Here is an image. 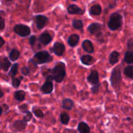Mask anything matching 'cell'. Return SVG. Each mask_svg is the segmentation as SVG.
<instances>
[{"instance_id":"cell-1","label":"cell","mask_w":133,"mask_h":133,"mask_svg":"<svg viewBox=\"0 0 133 133\" xmlns=\"http://www.w3.org/2000/svg\"><path fill=\"white\" fill-rule=\"evenodd\" d=\"M49 71V75H51L53 80H55L57 83H61L66 76V68L64 64L62 62L57 63L53 69Z\"/></svg>"},{"instance_id":"cell-2","label":"cell","mask_w":133,"mask_h":133,"mask_svg":"<svg viewBox=\"0 0 133 133\" xmlns=\"http://www.w3.org/2000/svg\"><path fill=\"white\" fill-rule=\"evenodd\" d=\"M53 60L51 56L46 51H42L36 53L34 55L33 58L31 59V62L34 64H42L48 63Z\"/></svg>"},{"instance_id":"cell-3","label":"cell","mask_w":133,"mask_h":133,"mask_svg":"<svg viewBox=\"0 0 133 133\" xmlns=\"http://www.w3.org/2000/svg\"><path fill=\"white\" fill-rule=\"evenodd\" d=\"M122 25V16L118 12L111 14L108 23V27L111 31H116L121 27Z\"/></svg>"},{"instance_id":"cell-4","label":"cell","mask_w":133,"mask_h":133,"mask_svg":"<svg viewBox=\"0 0 133 133\" xmlns=\"http://www.w3.org/2000/svg\"><path fill=\"white\" fill-rule=\"evenodd\" d=\"M122 71L119 67H116L113 70L110 77L111 84L114 88H118L122 82Z\"/></svg>"},{"instance_id":"cell-5","label":"cell","mask_w":133,"mask_h":133,"mask_svg":"<svg viewBox=\"0 0 133 133\" xmlns=\"http://www.w3.org/2000/svg\"><path fill=\"white\" fill-rule=\"evenodd\" d=\"M15 33L22 37H26L31 34V29L28 26L23 24H17L13 28Z\"/></svg>"},{"instance_id":"cell-6","label":"cell","mask_w":133,"mask_h":133,"mask_svg":"<svg viewBox=\"0 0 133 133\" xmlns=\"http://www.w3.org/2000/svg\"><path fill=\"white\" fill-rule=\"evenodd\" d=\"M88 29L90 34L98 36L99 35H101L102 26L99 23H93L88 26Z\"/></svg>"},{"instance_id":"cell-7","label":"cell","mask_w":133,"mask_h":133,"mask_svg":"<svg viewBox=\"0 0 133 133\" xmlns=\"http://www.w3.org/2000/svg\"><path fill=\"white\" fill-rule=\"evenodd\" d=\"M48 22V19L45 16L38 15L35 16V22L36 23V25L38 29H42L44 28L47 25Z\"/></svg>"},{"instance_id":"cell-8","label":"cell","mask_w":133,"mask_h":133,"mask_svg":"<svg viewBox=\"0 0 133 133\" xmlns=\"http://www.w3.org/2000/svg\"><path fill=\"white\" fill-rule=\"evenodd\" d=\"M27 125V122L23 120H16L13 123L12 127L15 132H22L25 129Z\"/></svg>"},{"instance_id":"cell-9","label":"cell","mask_w":133,"mask_h":133,"mask_svg":"<svg viewBox=\"0 0 133 133\" xmlns=\"http://www.w3.org/2000/svg\"><path fill=\"white\" fill-rule=\"evenodd\" d=\"M53 90V84L52 83V81L46 79V81L41 87V91L45 94H49L51 93Z\"/></svg>"},{"instance_id":"cell-10","label":"cell","mask_w":133,"mask_h":133,"mask_svg":"<svg viewBox=\"0 0 133 133\" xmlns=\"http://www.w3.org/2000/svg\"><path fill=\"white\" fill-rule=\"evenodd\" d=\"M65 46L62 43L55 42L53 48V51L56 55L62 56L64 53Z\"/></svg>"},{"instance_id":"cell-11","label":"cell","mask_w":133,"mask_h":133,"mask_svg":"<svg viewBox=\"0 0 133 133\" xmlns=\"http://www.w3.org/2000/svg\"><path fill=\"white\" fill-rule=\"evenodd\" d=\"M87 81L90 84L94 85L99 83V74L96 70H92L90 74L87 77Z\"/></svg>"},{"instance_id":"cell-12","label":"cell","mask_w":133,"mask_h":133,"mask_svg":"<svg viewBox=\"0 0 133 133\" xmlns=\"http://www.w3.org/2000/svg\"><path fill=\"white\" fill-rule=\"evenodd\" d=\"M82 47H83L84 51L87 52L88 53H94V48L93 44L89 40H84L83 42V44H82Z\"/></svg>"},{"instance_id":"cell-13","label":"cell","mask_w":133,"mask_h":133,"mask_svg":"<svg viewBox=\"0 0 133 133\" xmlns=\"http://www.w3.org/2000/svg\"><path fill=\"white\" fill-rule=\"evenodd\" d=\"M10 65L11 63L6 57H0V68L5 71H7L10 67Z\"/></svg>"},{"instance_id":"cell-14","label":"cell","mask_w":133,"mask_h":133,"mask_svg":"<svg viewBox=\"0 0 133 133\" xmlns=\"http://www.w3.org/2000/svg\"><path fill=\"white\" fill-rule=\"evenodd\" d=\"M52 38L48 32H44L39 37V41L44 45H48L51 42Z\"/></svg>"},{"instance_id":"cell-15","label":"cell","mask_w":133,"mask_h":133,"mask_svg":"<svg viewBox=\"0 0 133 133\" xmlns=\"http://www.w3.org/2000/svg\"><path fill=\"white\" fill-rule=\"evenodd\" d=\"M68 12L70 14H82L83 11L76 5H71L68 7Z\"/></svg>"},{"instance_id":"cell-16","label":"cell","mask_w":133,"mask_h":133,"mask_svg":"<svg viewBox=\"0 0 133 133\" xmlns=\"http://www.w3.org/2000/svg\"><path fill=\"white\" fill-rule=\"evenodd\" d=\"M81 61L83 64L90 66V65H92V64L94 63L95 60L92 56L87 55H83L81 57Z\"/></svg>"},{"instance_id":"cell-17","label":"cell","mask_w":133,"mask_h":133,"mask_svg":"<svg viewBox=\"0 0 133 133\" xmlns=\"http://www.w3.org/2000/svg\"><path fill=\"white\" fill-rule=\"evenodd\" d=\"M79 40V35H76V34H74L69 36L68 39V43L69 45L71 47H75L77 44H78Z\"/></svg>"},{"instance_id":"cell-18","label":"cell","mask_w":133,"mask_h":133,"mask_svg":"<svg viewBox=\"0 0 133 133\" xmlns=\"http://www.w3.org/2000/svg\"><path fill=\"white\" fill-rule=\"evenodd\" d=\"M78 131L79 133H90V128L88 124L81 122L78 125Z\"/></svg>"},{"instance_id":"cell-19","label":"cell","mask_w":133,"mask_h":133,"mask_svg":"<svg viewBox=\"0 0 133 133\" xmlns=\"http://www.w3.org/2000/svg\"><path fill=\"white\" fill-rule=\"evenodd\" d=\"M101 7L99 5H94L91 6L90 9L89 13L90 15L93 16H98L101 13Z\"/></svg>"},{"instance_id":"cell-20","label":"cell","mask_w":133,"mask_h":133,"mask_svg":"<svg viewBox=\"0 0 133 133\" xmlns=\"http://www.w3.org/2000/svg\"><path fill=\"white\" fill-rule=\"evenodd\" d=\"M119 53L118 52L113 51L112 53H111V54L110 55V57H109V62H110V64L114 65L115 64H116L117 62L119 61Z\"/></svg>"},{"instance_id":"cell-21","label":"cell","mask_w":133,"mask_h":133,"mask_svg":"<svg viewBox=\"0 0 133 133\" xmlns=\"http://www.w3.org/2000/svg\"><path fill=\"white\" fill-rule=\"evenodd\" d=\"M74 106V103L70 99H65L62 101V108L66 110H71Z\"/></svg>"},{"instance_id":"cell-22","label":"cell","mask_w":133,"mask_h":133,"mask_svg":"<svg viewBox=\"0 0 133 133\" xmlns=\"http://www.w3.org/2000/svg\"><path fill=\"white\" fill-rule=\"evenodd\" d=\"M20 53L17 49H12L9 53V58L12 61H16L19 58Z\"/></svg>"},{"instance_id":"cell-23","label":"cell","mask_w":133,"mask_h":133,"mask_svg":"<svg viewBox=\"0 0 133 133\" xmlns=\"http://www.w3.org/2000/svg\"><path fill=\"white\" fill-rule=\"evenodd\" d=\"M14 98L19 101H22L24 100L25 97V92L23 90L16 91L14 93Z\"/></svg>"},{"instance_id":"cell-24","label":"cell","mask_w":133,"mask_h":133,"mask_svg":"<svg viewBox=\"0 0 133 133\" xmlns=\"http://www.w3.org/2000/svg\"><path fill=\"white\" fill-rule=\"evenodd\" d=\"M60 119H61V123L63 125H68L69 122H70V118L68 114L66 112H62L60 116Z\"/></svg>"},{"instance_id":"cell-25","label":"cell","mask_w":133,"mask_h":133,"mask_svg":"<svg viewBox=\"0 0 133 133\" xmlns=\"http://www.w3.org/2000/svg\"><path fill=\"white\" fill-rule=\"evenodd\" d=\"M124 74L129 79H133V66H128L124 69Z\"/></svg>"},{"instance_id":"cell-26","label":"cell","mask_w":133,"mask_h":133,"mask_svg":"<svg viewBox=\"0 0 133 133\" xmlns=\"http://www.w3.org/2000/svg\"><path fill=\"white\" fill-rule=\"evenodd\" d=\"M125 61L127 64H132L133 62V53L132 51H127L125 54Z\"/></svg>"},{"instance_id":"cell-27","label":"cell","mask_w":133,"mask_h":133,"mask_svg":"<svg viewBox=\"0 0 133 133\" xmlns=\"http://www.w3.org/2000/svg\"><path fill=\"white\" fill-rule=\"evenodd\" d=\"M72 25L76 29H81L83 27V23L81 19H74L72 22Z\"/></svg>"},{"instance_id":"cell-28","label":"cell","mask_w":133,"mask_h":133,"mask_svg":"<svg viewBox=\"0 0 133 133\" xmlns=\"http://www.w3.org/2000/svg\"><path fill=\"white\" fill-rule=\"evenodd\" d=\"M18 64H14L12 66L11 70H10V72H9V75H10L12 77H14L16 75L17 72H18Z\"/></svg>"},{"instance_id":"cell-29","label":"cell","mask_w":133,"mask_h":133,"mask_svg":"<svg viewBox=\"0 0 133 133\" xmlns=\"http://www.w3.org/2000/svg\"><path fill=\"white\" fill-rule=\"evenodd\" d=\"M20 80L19 79L12 77V87L14 88H18L19 87V85H20Z\"/></svg>"},{"instance_id":"cell-30","label":"cell","mask_w":133,"mask_h":133,"mask_svg":"<svg viewBox=\"0 0 133 133\" xmlns=\"http://www.w3.org/2000/svg\"><path fill=\"white\" fill-rule=\"evenodd\" d=\"M32 112H33V113H34V114L35 115V116L37 117V118H43L44 116L43 112L41 110H40V109H33Z\"/></svg>"},{"instance_id":"cell-31","label":"cell","mask_w":133,"mask_h":133,"mask_svg":"<svg viewBox=\"0 0 133 133\" xmlns=\"http://www.w3.org/2000/svg\"><path fill=\"white\" fill-rule=\"evenodd\" d=\"M32 118V114L31 112L28 111L27 113H26V115L23 116V120L25 122H29L31 120V119Z\"/></svg>"},{"instance_id":"cell-32","label":"cell","mask_w":133,"mask_h":133,"mask_svg":"<svg viewBox=\"0 0 133 133\" xmlns=\"http://www.w3.org/2000/svg\"><path fill=\"white\" fill-rule=\"evenodd\" d=\"M101 87V84L100 83H97V84H94L93 86V87H92L91 88V90H92V92L93 94H97L99 92V88Z\"/></svg>"},{"instance_id":"cell-33","label":"cell","mask_w":133,"mask_h":133,"mask_svg":"<svg viewBox=\"0 0 133 133\" xmlns=\"http://www.w3.org/2000/svg\"><path fill=\"white\" fill-rule=\"evenodd\" d=\"M19 110L23 113H27L28 110V106L26 104H23L19 107Z\"/></svg>"},{"instance_id":"cell-34","label":"cell","mask_w":133,"mask_h":133,"mask_svg":"<svg viewBox=\"0 0 133 133\" xmlns=\"http://www.w3.org/2000/svg\"><path fill=\"white\" fill-rule=\"evenodd\" d=\"M36 41V37L35 36V35H32V36H30L29 39V44L31 46H33V45H35Z\"/></svg>"},{"instance_id":"cell-35","label":"cell","mask_w":133,"mask_h":133,"mask_svg":"<svg viewBox=\"0 0 133 133\" xmlns=\"http://www.w3.org/2000/svg\"><path fill=\"white\" fill-rule=\"evenodd\" d=\"M21 71H22V74H23V75H25V76L28 75L30 73L29 70V68L27 67L22 68V70H21Z\"/></svg>"},{"instance_id":"cell-36","label":"cell","mask_w":133,"mask_h":133,"mask_svg":"<svg viewBox=\"0 0 133 133\" xmlns=\"http://www.w3.org/2000/svg\"><path fill=\"white\" fill-rule=\"evenodd\" d=\"M132 39L131 38L127 42V48H128V51H132Z\"/></svg>"},{"instance_id":"cell-37","label":"cell","mask_w":133,"mask_h":133,"mask_svg":"<svg viewBox=\"0 0 133 133\" xmlns=\"http://www.w3.org/2000/svg\"><path fill=\"white\" fill-rule=\"evenodd\" d=\"M5 19L0 16V31H2V30L5 28Z\"/></svg>"},{"instance_id":"cell-38","label":"cell","mask_w":133,"mask_h":133,"mask_svg":"<svg viewBox=\"0 0 133 133\" xmlns=\"http://www.w3.org/2000/svg\"><path fill=\"white\" fill-rule=\"evenodd\" d=\"M4 44H5V40L0 36V48L4 45Z\"/></svg>"},{"instance_id":"cell-39","label":"cell","mask_w":133,"mask_h":133,"mask_svg":"<svg viewBox=\"0 0 133 133\" xmlns=\"http://www.w3.org/2000/svg\"><path fill=\"white\" fill-rule=\"evenodd\" d=\"M3 96V92L1 90V89H0V98H1Z\"/></svg>"},{"instance_id":"cell-40","label":"cell","mask_w":133,"mask_h":133,"mask_svg":"<svg viewBox=\"0 0 133 133\" xmlns=\"http://www.w3.org/2000/svg\"><path fill=\"white\" fill-rule=\"evenodd\" d=\"M2 113H3V109H2V108H1V107H0V116H1V114H2Z\"/></svg>"},{"instance_id":"cell-41","label":"cell","mask_w":133,"mask_h":133,"mask_svg":"<svg viewBox=\"0 0 133 133\" xmlns=\"http://www.w3.org/2000/svg\"><path fill=\"white\" fill-rule=\"evenodd\" d=\"M6 1H12V0H6Z\"/></svg>"},{"instance_id":"cell-42","label":"cell","mask_w":133,"mask_h":133,"mask_svg":"<svg viewBox=\"0 0 133 133\" xmlns=\"http://www.w3.org/2000/svg\"><path fill=\"white\" fill-rule=\"evenodd\" d=\"M71 1H76V0H71Z\"/></svg>"}]
</instances>
